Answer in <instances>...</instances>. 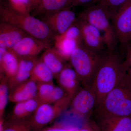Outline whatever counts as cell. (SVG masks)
I'll list each match as a JSON object with an SVG mask.
<instances>
[{
	"label": "cell",
	"instance_id": "30bf717a",
	"mask_svg": "<svg viewBox=\"0 0 131 131\" xmlns=\"http://www.w3.org/2000/svg\"><path fill=\"white\" fill-rule=\"evenodd\" d=\"M42 21L57 35L63 34L77 20L74 12L64 9L43 15Z\"/></svg>",
	"mask_w": 131,
	"mask_h": 131
},
{
	"label": "cell",
	"instance_id": "8fae6325",
	"mask_svg": "<svg viewBox=\"0 0 131 131\" xmlns=\"http://www.w3.org/2000/svg\"><path fill=\"white\" fill-rule=\"evenodd\" d=\"M51 45L28 35L22 38L10 49L20 58L36 57Z\"/></svg>",
	"mask_w": 131,
	"mask_h": 131
},
{
	"label": "cell",
	"instance_id": "ac0fdd59",
	"mask_svg": "<svg viewBox=\"0 0 131 131\" xmlns=\"http://www.w3.org/2000/svg\"><path fill=\"white\" fill-rule=\"evenodd\" d=\"M71 0H41L31 12V15L35 17L45 15L66 9Z\"/></svg>",
	"mask_w": 131,
	"mask_h": 131
},
{
	"label": "cell",
	"instance_id": "9a60e30c",
	"mask_svg": "<svg viewBox=\"0 0 131 131\" xmlns=\"http://www.w3.org/2000/svg\"><path fill=\"white\" fill-rule=\"evenodd\" d=\"M37 92V83L29 79L9 91V101L14 103L35 98Z\"/></svg>",
	"mask_w": 131,
	"mask_h": 131
},
{
	"label": "cell",
	"instance_id": "d6986e66",
	"mask_svg": "<svg viewBox=\"0 0 131 131\" xmlns=\"http://www.w3.org/2000/svg\"><path fill=\"white\" fill-rule=\"evenodd\" d=\"M41 104L36 97L16 103L13 108L10 118H27L33 115Z\"/></svg>",
	"mask_w": 131,
	"mask_h": 131
},
{
	"label": "cell",
	"instance_id": "836d02e7",
	"mask_svg": "<svg viewBox=\"0 0 131 131\" xmlns=\"http://www.w3.org/2000/svg\"><path fill=\"white\" fill-rule=\"evenodd\" d=\"M103 1H104V0H95V3H96H96H100Z\"/></svg>",
	"mask_w": 131,
	"mask_h": 131
},
{
	"label": "cell",
	"instance_id": "4fadbf2b",
	"mask_svg": "<svg viewBox=\"0 0 131 131\" xmlns=\"http://www.w3.org/2000/svg\"><path fill=\"white\" fill-rule=\"evenodd\" d=\"M18 69L14 76L8 80L9 91L30 79L38 59L36 57H19Z\"/></svg>",
	"mask_w": 131,
	"mask_h": 131
},
{
	"label": "cell",
	"instance_id": "4316f807",
	"mask_svg": "<svg viewBox=\"0 0 131 131\" xmlns=\"http://www.w3.org/2000/svg\"><path fill=\"white\" fill-rule=\"evenodd\" d=\"M61 35L64 37L76 40L82 43L81 31L77 23V20L75 23Z\"/></svg>",
	"mask_w": 131,
	"mask_h": 131
},
{
	"label": "cell",
	"instance_id": "8992f818",
	"mask_svg": "<svg viewBox=\"0 0 131 131\" xmlns=\"http://www.w3.org/2000/svg\"><path fill=\"white\" fill-rule=\"evenodd\" d=\"M123 56L131 43V0H127L111 18Z\"/></svg>",
	"mask_w": 131,
	"mask_h": 131
},
{
	"label": "cell",
	"instance_id": "603a6c76",
	"mask_svg": "<svg viewBox=\"0 0 131 131\" xmlns=\"http://www.w3.org/2000/svg\"><path fill=\"white\" fill-rule=\"evenodd\" d=\"M31 126L28 118L15 119L10 118L4 122L0 131H30Z\"/></svg>",
	"mask_w": 131,
	"mask_h": 131
},
{
	"label": "cell",
	"instance_id": "d6a6232c",
	"mask_svg": "<svg viewBox=\"0 0 131 131\" xmlns=\"http://www.w3.org/2000/svg\"><path fill=\"white\" fill-rule=\"evenodd\" d=\"M40 1L41 0H30L31 5V11Z\"/></svg>",
	"mask_w": 131,
	"mask_h": 131
},
{
	"label": "cell",
	"instance_id": "277c9868",
	"mask_svg": "<svg viewBox=\"0 0 131 131\" xmlns=\"http://www.w3.org/2000/svg\"><path fill=\"white\" fill-rule=\"evenodd\" d=\"M78 18L95 27L103 36L109 52L117 50L118 40L109 13L99 3L87 8L78 14Z\"/></svg>",
	"mask_w": 131,
	"mask_h": 131
},
{
	"label": "cell",
	"instance_id": "5bb4252c",
	"mask_svg": "<svg viewBox=\"0 0 131 131\" xmlns=\"http://www.w3.org/2000/svg\"><path fill=\"white\" fill-rule=\"evenodd\" d=\"M28 34L20 28L9 23L1 22L0 47L11 49Z\"/></svg>",
	"mask_w": 131,
	"mask_h": 131
},
{
	"label": "cell",
	"instance_id": "52a82bcc",
	"mask_svg": "<svg viewBox=\"0 0 131 131\" xmlns=\"http://www.w3.org/2000/svg\"><path fill=\"white\" fill-rule=\"evenodd\" d=\"M96 95L91 85L81 87L70 104L72 112L81 117H89L96 105Z\"/></svg>",
	"mask_w": 131,
	"mask_h": 131
},
{
	"label": "cell",
	"instance_id": "2e32d148",
	"mask_svg": "<svg viewBox=\"0 0 131 131\" xmlns=\"http://www.w3.org/2000/svg\"><path fill=\"white\" fill-rule=\"evenodd\" d=\"M101 131H131V117H106L96 118Z\"/></svg>",
	"mask_w": 131,
	"mask_h": 131
},
{
	"label": "cell",
	"instance_id": "484cf974",
	"mask_svg": "<svg viewBox=\"0 0 131 131\" xmlns=\"http://www.w3.org/2000/svg\"><path fill=\"white\" fill-rule=\"evenodd\" d=\"M55 86L54 83H37V92L36 98L41 104L46 103Z\"/></svg>",
	"mask_w": 131,
	"mask_h": 131
},
{
	"label": "cell",
	"instance_id": "9c48e42d",
	"mask_svg": "<svg viewBox=\"0 0 131 131\" xmlns=\"http://www.w3.org/2000/svg\"><path fill=\"white\" fill-rule=\"evenodd\" d=\"M77 22L81 31L82 44L85 48L99 54L107 51L103 36L97 28L78 18Z\"/></svg>",
	"mask_w": 131,
	"mask_h": 131
},
{
	"label": "cell",
	"instance_id": "7c38bea8",
	"mask_svg": "<svg viewBox=\"0 0 131 131\" xmlns=\"http://www.w3.org/2000/svg\"><path fill=\"white\" fill-rule=\"evenodd\" d=\"M57 82L71 99L80 88L81 80L70 63L66 64L57 78Z\"/></svg>",
	"mask_w": 131,
	"mask_h": 131
},
{
	"label": "cell",
	"instance_id": "44dd1931",
	"mask_svg": "<svg viewBox=\"0 0 131 131\" xmlns=\"http://www.w3.org/2000/svg\"><path fill=\"white\" fill-rule=\"evenodd\" d=\"M54 48L67 61H69L73 52L82 43L77 40L64 37L61 35L55 36Z\"/></svg>",
	"mask_w": 131,
	"mask_h": 131
},
{
	"label": "cell",
	"instance_id": "7402d4cb",
	"mask_svg": "<svg viewBox=\"0 0 131 131\" xmlns=\"http://www.w3.org/2000/svg\"><path fill=\"white\" fill-rule=\"evenodd\" d=\"M54 78L51 71L40 59L37 62L30 79L37 83H54Z\"/></svg>",
	"mask_w": 131,
	"mask_h": 131
},
{
	"label": "cell",
	"instance_id": "7a4b0ae2",
	"mask_svg": "<svg viewBox=\"0 0 131 131\" xmlns=\"http://www.w3.org/2000/svg\"><path fill=\"white\" fill-rule=\"evenodd\" d=\"M94 113L96 118L131 117V76L126 73Z\"/></svg>",
	"mask_w": 131,
	"mask_h": 131
},
{
	"label": "cell",
	"instance_id": "f546056e",
	"mask_svg": "<svg viewBox=\"0 0 131 131\" xmlns=\"http://www.w3.org/2000/svg\"><path fill=\"white\" fill-rule=\"evenodd\" d=\"M78 131H101L96 122L90 120L85 123Z\"/></svg>",
	"mask_w": 131,
	"mask_h": 131
},
{
	"label": "cell",
	"instance_id": "6da1fadb",
	"mask_svg": "<svg viewBox=\"0 0 131 131\" xmlns=\"http://www.w3.org/2000/svg\"><path fill=\"white\" fill-rule=\"evenodd\" d=\"M124 61L118 50L107 51L102 57L91 84L96 95L95 108L126 73Z\"/></svg>",
	"mask_w": 131,
	"mask_h": 131
},
{
	"label": "cell",
	"instance_id": "d4e9b609",
	"mask_svg": "<svg viewBox=\"0 0 131 131\" xmlns=\"http://www.w3.org/2000/svg\"><path fill=\"white\" fill-rule=\"evenodd\" d=\"M8 78L1 75L0 82V119H3L5 108L9 101V91L8 86Z\"/></svg>",
	"mask_w": 131,
	"mask_h": 131
},
{
	"label": "cell",
	"instance_id": "83f0119b",
	"mask_svg": "<svg viewBox=\"0 0 131 131\" xmlns=\"http://www.w3.org/2000/svg\"><path fill=\"white\" fill-rule=\"evenodd\" d=\"M127 0H104L99 3L103 6L109 13L111 18L119 8Z\"/></svg>",
	"mask_w": 131,
	"mask_h": 131
},
{
	"label": "cell",
	"instance_id": "4dcf8cb0",
	"mask_svg": "<svg viewBox=\"0 0 131 131\" xmlns=\"http://www.w3.org/2000/svg\"><path fill=\"white\" fill-rule=\"evenodd\" d=\"M95 0H71L67 9H70L71 8L82 6L91 3H95Z\"/></svg>",
	"mask_w": 131,
	"mask_h": 131
},
{
	"label": "cell",
	"instance_id": "cb8c5ba5",
	"mask_svg": "<svg viewBox=\"0 0 131 131\" xmlns=\"http://www.w3.org/2000/svg\"><path fill=\"white\" fill-rule=\"evenodd\" d=\"M5 2L11 9L19 14L31 15L30 0H6Z\"/></svg>",
	"mask_w": 131,
	"mask_h": 131
},
{
	"label": "cell",
	"instance_id": "3957f363",
	"mask_svg": "<svg viewBox=\"0 0 131 131\" xmlns=\"http://www.w3.org/2000/svg\"><path fill=\"white\" fill-rule=\"evenodd\" d=\"M0 18L1 22L12 24L34 37L50 45L54 43L56 35L45 22L31 15L17 13L5 2L1 3Z\"/></svg>",
	"mask_w": 131,
	"mask_h": 131
},
{
	"label": "cell",
	"instance_id": "5b68a950",
	"mask_svg": "<svg viewBox=\"0 0 131 131\" xmlns=\"http://www.w3.org/2000/svg\"><path fill=\"white\" fill-rule=\"evenodd\" d=\"M104 53L99 54L93 52L85 48L82 43L73 52L69 61L80 78L82 86L91 84L95 73Z\"/></svg>",
	"mask_w": 131,
	"mask_h": 131
},
{
	"label": "cell",
	"instance_id": "ba28073f",
	"mask_svg": "<svg viewBox=\"0 0 131 131\" xmlns=\"http://www.w3.org/2000/svg\"><path fill=\"white\" fill-rule=\"evenodd\" d=\"M68 105L64 102L40 104L30 119L31 129L38 131L42 129L58 117Z\"/></svg>",
	"mask_w": 131,
	"mask_h": 131
},
{
	"label": "cell",
	"instance_id": "e0dca14e",
	"mask_svg": "<svg viewBox=\"0 0 131 131\" xmlns=\"http://www.w3.org/2000/svg\"><path fill=\"white\" fill-rule=\"evenodd\" d=\"M40 59L51 71L54 78L56 79L66 65L68 61L55 48L51 47L45 51Z\"/></svg>",
	"mask_w": 131,
	"mask_h": 131
},
{
	"label": "cell",
	"instance_id": "ffe728a7",
	"mask_svg": "<svg viewBox=\"0 0 131 131\" xmlns=\"http://www.w3.org/2000/svg\"><path fill=\"white\" fill-rule=\"evenodd\" d=\"M19 57L9 49L2 58H0L1 75L8 79L14 76L18 69Z\"/></svg>",
	"mask_w": 131,
	"mask_h": 131
},
{
	"label": "cell",
	"instance_id": "f1b7e54d",
	"mask_svg": "<svg viewBox=\"0 0 131 131\" xmlns=\"http://www.w3.org/2000/svg\"><path fill=\"white\" fill-rule=\"evenodd\" d=\"M124 59V67L126 73L131 76V43L126 49Z\"/></svg>",
	"mask_w": 131,
	"mask_h": 131
},
{
	"label": "cell",
	"instance_id": "1f68e13d",
	"mask_svg": "<svg viewBox=\"0 0 131 131\" xmlns=\"http://www.w3.org/2000/svg\"><path fill=\"white\" fill-rule=\"evenodd\" d=\"M38 131H70L69 129L60 125H56L49 127H46Z\"/></svg>",
	"mask_w": 131,
	"mask_h": 131
}]
</instances>
